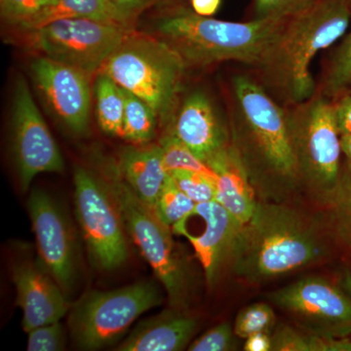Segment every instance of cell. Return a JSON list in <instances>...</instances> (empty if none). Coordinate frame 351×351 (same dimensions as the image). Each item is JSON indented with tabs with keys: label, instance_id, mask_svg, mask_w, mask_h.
Returning <instances> with one entry per match:
<instances>
[{
	"label": "cell",
	"instance_id": "cell-11",
	"mask_svg": "<svg viewBox=\"0 0 351 351\" xmlns=\"http://www.w3.org/2000/svg\"><path fill=\"white\" fill-rule=\"evenodd\" d=\"M269 301L291 314L309 334L351 336V295L321 277H306L274 291Z\"/></svg>",
	"mask_w": 351,
	"mask_h": 351
},
{
	"label": "cell",
	"instance_id": "cell-28",
	"mask_svg": "<svg viewBox=\"0 0 351 351\" xmlns=\"http://www.w3.org/2000/svg\"><path fill=\"white\" fill-rule=\"evenodd\" d=\"M350 85L351 29L332 57L325 80L324 93L327 96H337L346 91Z\"/></svg>",
	"mask_w": 351,
	"mask_h": 351
},
{
	"label": "cell",
	"instance_id": "cell-37",
	"mask_svg": "<svg viewBox=\"0 0 351 351\" xmlns=\"http://www.w3.org/2000/svg\"><path fill=\"white\" fill-rule=\"evenodd\" d=\"M272 332H257L245 339L244 350L271 351Z\"/></svg>",
	"mask_w": 351,
	"mask_h": 351
},
{
	"label": "cell",
	"instance_id": "cell-20",
	"mask_svg": "<svg viewBox=\"0 0 351 351\" xmlns=\"http://www.w3.org/2000/svg\"><path fill=\"white\" fill-rule=\"evenodd\" d=\"M117 166L133 193L154 209L168 176L160 145L144 144L126 147L120 154Z\"/></svg>",
	"mask_w": 351,
	"mask_h": 351
},
{
	"label": "cell",
	"instance_id": "cell-34",
	"mask_svg": "<svg viewBox=\"0 0 351 351\" xmlns=\"http://www.w3.org/2000/svg\"><path fill=\"white\" fill-rule=\"evenodd\" d=\"M271 351H313V334L280 326L271 334Z\"/></svg>",
	"mask_w": 351,
	"mask_h": 351
},
{
	"label": "cell",
	"instance_id": "cell-16",
	"mask_svg": "<svg viewBox=\"0 0 351 351\" xmlns=\"http://www.w3.org/2000/svg\"><path fill=\"white\" fill-rule=\"evenodd\" d=\"M43 267L23 262L14 265L12 270L17 304L23 311L22 326L27 334L43 325L59 322L71 307L63 289Z\"/></svg>",
	"mask_w": 351,
	"mask_h": 351
},
{
	"label": "cell",
	"instance_id": "cell-1",
	"mask_svg": "<svg viewBox=\"0 0 351 351\" xmlns=\"http://www.w3.org/2000/svg\"><path fill=\"white\" fill-rule=\"evenodd\" d=\"M242 131L233 144L254 188L267 201L284 202L302 184L290 119L260 85L245 76L234 80Z\"/></svg>",
	"mask_w": 351,
	"mask_h": 351
},
{
	"label": "cell",
	"instance_id": "cell-17",
	"mask_svg": "<svg viewBox=\"0 0 351 351\" xmlns=\"http://www.w3.org/2000/svg\"><path fill=\"white\" fill-rule=\"evenodd\" d=\"M171 133L207 164L230 143L213 105L200 92L184 101Z\"/></svg>",
	"mask_w": 351,
	"mask_h": 351
},
{
	"label": "cell",
	"instance_id": "cell-12",
	"mask_svg": "<svg viewBox=\"0 0 351 351\" xmlns=\"http://www.w3.org/2000/svg\"><path fill=\"white\" fill-rule=\"evenodd\" d=\"M12 133L14 160L23 191L41 173L63 172V156L22 75L14 89Z\"/></svg>",
	"mask_w": 351,
	"mask_h": 351
},
{
	"label": "cell",
	"instance_id": "cell-38",
	"mask_svg": "<svg viewBox=\"0 0 351 351\" xmlns=\"http://www.w3.org/2000/svg\"><path fill=\"white\" fill-rule=\"evenodd\" d=\"M191 3L196 14L210 17L218 11L221 0H191Z\"/></svg>",
	"mask_w": 351,
	"mask_h": 351
},
{
	"label": "cell",
	"instance_id": "cell-6",
	"mask_svg": "<svg viewBox=\"0 0 351 351\" xmlns=\"http://www.w3.org/2000/svg\"><path fill=\"white\" fill-rule=\"evenodd\" d=\"M100 177L117 201L127 234L165 289L171 307L184 309L189 304L188 270L176 249L172 228L133 193L117 164H103Z\"/></svg>",
	"mask_w": 351,
	"mask_h": 351
},
{
	"label": "cell",
	"instance_id": "cell-4",
	"mask_svg": "<svg viewBox=\"0 0 351 351\" xmlns=\"http://www.w3.org/2000/svg\"><path fill=\"white\" fill-rule=\"evenodd\" d=\"M350 24V0H318L287 20L260 68L289 100L306 103L315 90L314 57L343 38Z\"/></svg>",
	"mask_w": 351,
	"mask_h": 351
},
{
	"label": "cell",
	"instance_id": "cell-3",
	"mask_svg": "<svg viewBox=\"0 0 351 351\" xmlns=\"http://www.w3.org/2000/svg\"><path fill=\"white\" fill-rule=\"evenodd\" d=\"M286 22L271 18L228 22L182 10L161 18L156 29L186 66L235 61L261 66Z\"/></svg>",
	"mask_w": 351,
	"mask_h": 351
},
{
	"label": "cell",
	"instance_id": "cell-10",
	"mask_svg": "<svg viewBox=\"0 0 351 351\" xmlns=\"http://www.w3.org/2000/svg\"><path fill=\"white\" fill-rule=\"evenodd\" d=\"M75 215L90 261L99 269L114 270L129 257L127 232L121 213L100 176L75 168Z\"/></svg>",
	"mask_w": 351,
	"mask_h": 351
},
{
	"label": "cell",
	"instance_id": "cell-36",
	"mask_svg": "<svg viewBox=\"0 0 351 351\" xmlns=\"http://www.w3.org/2000/svg\"><path fill=\"white\" fill-rule=\"evenodd\" d=\"M335 119L339 135L351 134V95H343L334 105Z\"/></svg>",
	"mask_w": 351,
	"mask_h": 351
},
{
	"label": "cell",
	"instance_id": "cell-35",
	"mask_svg": "<svg viewBox=\"0 0 351 351\" xmlns=\"http://www.w3.org/2000/svg\"><path fill=\"white\" fill-rule=\"evenodd\" d=\"M162 0H112L120 13L131 24L137 19L138 15L149 9V7L160 3Z\"/></svg>",
	"mask_w": 351,
	"mask_h": 351
},
{
	"label": "cell",
	"instance_id": "cell-19",
	"mask_svg": "<svg viewBox=\"0 0 351 351\" xmlns=\"http://www.w3.org/2000/svg\"><path fill=\"white\" fill-rule=\"evenodd\" d=\"M218 176L216 201L245 223L255 212L258 200L250 175L233 143L208 162Z\"/></svg>",
	"mask_w": 351,
	"mask_h": 351
},
{
	"label": "cell",
	"instance_id": "cell-26",
	"mask_svg": "<svg viewBox=\"0 0 351 351\" xmlns=\"http://www.w3.org/2000/svg\"><path fill=\"white\" fill-rule=\"evenodd\" d=\"M196 203L184 195L168 174L157 198L154 211L163 223L172 228L176 223L193 213Z\"/></svg>",
	"mask_w": 351,
	"mask_h": 351
},
{
	"label": "cell",
	"instance_id": "cell-30",
	"mask_svg": "<svg viewBox=\"0 0 351 351\" xmlns=\"http://www.w3.org/2000/svg\"><path fill=\"white\" fill-rule=\"evenodd\" d=\"M318 0H255L256 18L288 20L304 12Z\"/></svg>",
	"mask_w": 351,
	"mask_h": 351
},
{
	"label": "cell",
	"instance_id": "cell-31",
	"mask_svg": "<svg viewBox=\"0 0 351 351\" xmlns=\"http://www.w3.org/2000/svg\"><path fill=\"white\" fill-rule=\"evenodd\" d=\"M234 329L228 322L221 323L189 345L191 351H230L237 346Z\"/></svg>",
	"mask_w": 351,
	"mask_h": 351
},
{
	"label": "cell",
	"instance_id": "cell-25",
	"mask_svg": "<svg viewBox=\"0 0 351 351\" xmlns=\"http://www.w3.org/2000/svg\"><path fill=\"white\" fill-rule=\"evenodd\" d=\"M159 145L162 151L164 166L168 173L176 170L189 171L206 176L216 182L218 181L215 171L172 133L163 137Z\"/></svg>",
	"mask_w": 351,
	"mask_h": 351
},
{
	"label": "cell",
	"instance_id": "cell-14",
	"mask_svg": "<svg viewBox=\"0 0 351 351\" xmlns=\"http://www.w3.org/2000/svg\"><path fill=\"white\" fill-rule=\"evenodd\" d=\"M27 210L44 269L69 292L75 285L77 260L68 219L56 201L41 189L32 191Z\"/></svg>",
	"mask_w": 351,
	"mask_h": 351
},
{
	"label": "cell",
	"instance_id": "cell-33",
	"mask_svg": "<svg viewBox=\"0 0 351 351\" xmlns=\"http://www.w3.org/2000/svg\"><path fill=\"white\" fill-rule=\"evenodd\" d=\"M52 0H0L2 19L19 27L45 8Z\"/></svg>",
	"mask_w": 351,
	"mask_h": 351
},
{
	"label": "cell",
	"instance_id": "cell-42",
	"mask_svg": "<svg viewBox=\"0 0 351 351\" xmlns=\"http://www.w3.org/2000/svg\"><path fill=\"white\" fill-rule=\"evenodd\" d=\"M350 86H351V85H350Z\"/></svg>",
	"mask_w": 351,
	"mask_h": 351
},
{
	"label": "cell",
	"instance_id": "cell-18",
	"mask_svg": "<svg viewBox=\"0 0 351 351\" xmlns=\"http://www.w3.org/2000/svg\"><path fill=\"white\" fill-rule=\"evenodd\" d=\"M198 329V321L172 307L147 318L120 343L119 351H179L184 350Z\"/></svg>",
	"mask_w": 351,
	"mask_h": 351
},
{
	"label": "cell",
	"instance_id": "cell-8",
	"mask_svg": "<svg viewBox=\"0 0 351 351\" xmlns=\"http://www.w3.org/2000/svg\"><path fill=\"white\" fill-rule=\"evenodd\" d=\"M132 29L90 19H61L22 32L25 45L39 56L80 69L92 77Z\"/></svg>",
	"mask_w": 351,
	"mask_h": 351
},
{
	"label": "cell",
	"instance_id": "cell-22",
	"mask_svg": "<svg viewBox=\"0 0 351 351\" xmlns=\"http://www.w3.org/2000/svg\"><path fill=\"white\" fill-rule=\"evenodd\" d=\"M95 96L97 119L101 131L108 135L122 137L125 110L123 89L113 82L110 76L99 73L95 85Z\"/></svg>",
	"mask_w": 351,
	"mask_h": 351
},
{
	"label": "cell",
	"instance_id": "cell-40",
	"mask_svg": "<svg viewBox=\"0 0 351 351\" xmlns=\"http://www.w3.org/2000/svg\"><path fill=\"white\" fill-rule=\"evenodd\" d=\"M341 152L345 154L348 163L351 166V134L341 136Z\"/></svg>",
	"mask_w": 351,
	"mask_h": 351
},
{
	"label": "cell",
	"instance_id": "cell-23",
	"mask_svg": "<svg viewBox=\"0 0 351 351\" xmlns=\"http://www.w3.org/2000/svg\"><path fill=\"white\" fill-rule=\"evenodd\" d=\"M332 237L351 255V166L341 168L339 184L325 203Z\"/></svg>",
	"mask_w": 351,
	"mask_h": 351
},
{
	"label": "cell",
	"instance_id": "cell-21",
	"mask_svg": "<svg viewBox=\"0 0 351 351\" xmlns=\"http://www.w3.org/2000/svg\"><path fill=\"white\" fill-rule=\"evenodd\" d=\"M61 19H90L132 27L112 0H52L38 15L20 25V31H32Z\"/></svg>",
	"mask_w": 351,
	"mask_h": 351
},
{
	"label": "cell",
	"instance_id": "cell-39",
	"mask_svg": "<svg viewBox=\"0 0 351 351\" xmlns=\"http://www.w3.org/2000/svg\"><path fill=\"white\" fill-rule=\"evenodd\" d=\"M338 285L341 286L348 295H351V265L343 269L341 274H339Z\"/></svg>",
	"mask_w": 351,
	"mask_h": 351
},
{
	"label": "cell",
	"instance_id": "cell-24",
	"mask_svg": "<svg viewBox=\"0 0 351 351\" xmlns=\"http://www.w3.org/2000/svg\"><path fill=\"white\" fill-rule=\"evenodd\" d=\"M125 110H124L123 135L129 142L135 144H149L156 136L158 117L142 99L124 90Z\"/></svg>",
	"mask_w": 351,
	"mask_h": 351
},
{
	"label": "cell",
	"instance_id": "cell-27",
	"mask_svg": "<svg viewBox=\"0 0 351 351\" xmlns=\"http://www.w3.org/2000/svg\"><path fill=\"white\" fill-rule=\"evenodd\" d=\"M276 322L274 308L265 302H256L239 311L233 329L237 338L246 339L257 332H272Z\"/></svg>",
	"mask_w": 351,
	"mask_h": 351
},
{
	"label": "cell",
	"instance_id": "cell-41",
	"mask_svg": "<svg viewBox=\"0 0 351 351\" xmlns=\"http://www.w3.org/2000/svg\"><path fill=\"white\" fill-rule=\"evenodd\" d=\"M348 338H350V341H351V336L348 337Z\"/></svg>",
	"mask_w": 351,
	"mask_h": 351
},
{
	"label": "cell",
	"instance_id": "cell-13",
	"mask_svg": "<svg viewBox=\"0 0 351 351\" xmlns=\"http://www.w3.org/2000/svg\"><path fill=\"white\" fill-rule=\"evenodd\" d=\"M244 223L218 201L198 203L193 213L172 228L193 245L204 270L208 285L213 287L226 265L232 263L235 244Z\"/></svg>",
	"mask_w": 351,
	"mask_h": 351
},
{
	"label": "cell",
	"instance_id": "cell-32",
	"mask_svg": "<svg viewBox=\"0 0 351 351\" xmlns=\"http://www.w3.org/2000/svg\"><path fill=\"white\" fill-rule=\"evenodd\" d=\"M66 348L63 325L51 323L27 332V350L29 351H59Z\"/></svg>",
	"mask_w": 351,
	"mask_h": 351
},
{
	"label": "cell",
	"instance_id": "cell-2",
	"mask_svg": "<svg viewBox=\"0 0 351 351\" xmlns=\"http://www.w3.org/2000/svg\"><path fill=\"white\" fill-rule=\"evenodd\" d=\"M326 254L317 223L286 203L263 200L242 226L230 265L240 278L257 283L302 269Z\"/></svg>",
	"mask_w": 351,
	"mask_h": 351
},
{
	"label": "cell",
	"instance_id": "cell-7",
	"mask_svg": "<svg viewBox=\"0 0 351 351\" xmlns=\"http://www.w3.org/2000/svg\"><path fill=\"white\" fill-rule=\"evenodd\" d=\"M163 294L152 281H141L110 291H90L69 309V329L76 346L97 350L112 346L152 307Z\"/></svg>",
	"mask_w": 351,
	"mask_h": 351
},
{
	"label": "cell",
	"instance_id": "cell-15",
	"mask_svg": "<svg viewBox=\"0 0 351 351\" xmlns=\"http://www.w3.org/2000/svg\"><path fill=\"white\" fill-rule=\"evenodd\" d=\"M34 82L57 119L69 130L84 135L90 122V80L80 69L39 56L32 63Z\"/></svg>",
	"mask_w": 351,
	"mask_h": 351
},
{
	"label": "cell",
	"instance_id": "cell-9",
	"mask_svg": "<svg viewBox=\"0 0 351 351\" xmlns=\"http://www.w3.org/2000/svg\"><path fill=\"white\" fill-rule=\"evenodd\" d=\"M302 184L326 203L341 177V135L334 105L314 100L290 119Z\"/></svg>",
	"mask_w": 351,
	"mask_h": 351
},
{
	"label": "cell",
	"instance_id": "cell-5",
	"mask_svg": "<svg viewBox=\"0 0 351 351\" xmlns=\"http://www.w3.org/2000/svg\"><path fill=\"white\" fill-rule=\"evenodd\" d=\"M186 66L163 39L132 29L99 73L142 99L164 124L172 119Z\"/></svg>",
	"mask_w": 351,
	"mask_h": 351
},
{
	"label": "cell",
	"instance_id": "cell-29",
	"mask_svg": "<svg viewBox=\"0 0 351 351\" xmlns=\"http://www.w3.org/2000/svg\"><path fill=\"white\" fill-rule=\"evenodd\" d=\"M168 174L182 193L196 204L216 200L217 182L206 176L184 170L172 171Z\"/></svg>",
	"mask_w": 351,
	"mask_h": 351
}]
</instances>
